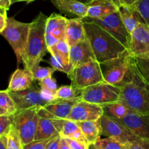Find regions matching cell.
I'll use <instances>...</instances> for the list:
<instances>
[{
    "mask_svg": "<svg viewBox=\"0 0 149 149\" xmlns=\"http://www.w3.org/2000/svg\"><path fill=\"white\" fill-rule=\"evenodd\" d=\"M9 93L15 104L17 111L31 108H42L54 101L47 99L40 87L36 84H33L26 90L9 91Z\"/></svg>",
    "mask_w": 149,
    "mask_h": 149,
    "instance_id": "cell-9",
    "label": "cell"
},
{
    "mask_svg": "<svg viewBox=\"0 0 149 149\" xmlns=\"http://www.w3.org/2000/svg\"><path fill=\"white\" fill-rule=\"evenodd\" d=\"M0 108L8 114H15L17 112L15 104L10 96L9 91H0Z\"/></svg>",
    "mask_w": 149,
    "mask_h": 149,
    "instance_id": "cell-32",
    "label": "cell"
},
{
    "mask_svg": "<svg viewBox=\"0 0 149 149\" xmlns=\"http://www.w3.org/2000/svg\"><path fill=\"white\" fill-rule=\"evenodd\" d=\"M38 108L17 110L14 115V124L18 131L23 145L29 144L35 139L39 120Z\"/></svg>",
    "mask_w": 149,
    "mask_h": 149,
    "instance_id": "cell-8",
    "label": "cell"
},
{
    "mask_svg": "<svg viewBox=\"0 0 149 149\" xmlns=\"http://www.w3.org/2000/svg\"><path fill=\"white\" fill-rule=\"evenodd\" d=\"M51 1L61 13H69L81 18H87L88 7L86 3L79 0H51Z\"/></svg>",
    "mask_w": 149,
    "mask_h": 149,
    "instance_id": "cell-21",
    "label": "cell"
},
{
    "mask_svg": "<svg viewBox=\"0 0 149 149\" xmlns=\"http://www.w3.org/2000/svg\"><path fill=\"white\" fill-rule=\"evenodd\" d=\"M77 123L79 128L81 129L84 137L90 145L100 140V136L102 135V126L100 118L95 120V121Z\"/></svg>",
    "mask_w": 149,
    "mask_h": 149,
    "instance_id": "cell-23",
    "label": "cell"
},
{
    "mask_svg": "<svg viewBox=\"0 0 149 149\" xmlns=\"http://www.w3.org/2000/svg\"><path fill=\"white\" fill-rule=\"evenodd\" d=\"M60 134L61 135V137H64V138L74 139V140L88 143L77 123L76 121H71V120H65Z\"/></svg>",
    "mask_w": 149,
    "mask_h": 149,
    "instance_id": "cell-24",
    "label": "cell"
},
{
    "mask_svg": "<svg viewBox=\"0 0 149 149\" xmlns=\"http://www.w3.org/2000/svg\"><path fill=\"white\" fill-rule=\"evenodd\" d=\"M47 19V17L40 12L31 22L29 37L22 61L24 69L31 72L39 65L43 57L48 52L45 41Z\"/></svg>",
    "mask_w": 149,
    "mask_h": 149,
    "instance_id": "cell-3",
    "label": "cell"
},
{
    "mask_svg": "<svg viewBox=\"0 0 149 149\" xmlns=\"http://www.w3.org/2000/svg\"><path fill=\"white\" fill-rule=\"evenodd\" d=\"M86 4L88 18L103 19L119 11V7L113 0H91Z\"/></svg>",
    "mask_w": 149,
    "mask_h": 149,
    "instance_id": "cell-17",
    "label": "cell"
},
{
    "mask_svg": "<svg viewBox=\"0 0 149 149\" xmlns=\"http://www.w3.org/2000/svg\"><path fill=\"white\" fill-rule=\"evenodd\" d=\"M68 77L73 86L81 90L106 82L102 74L100 63L96 59H92L86 64L72 68Z\"/></svg>",
    "mask_w": 149,
    "mask_h": 149,
    "instance_id": "cell-6",
    "label": "cell"
},
{
    "mask_svg": "<svg viewBox=\"0 0 149 149\" xmlns=\"http://www.w3.org/2000/svg\"><path fill=\"white\" fill-rule=\"evenodd\" d=\"M128 51L135 58H149V26L140 23L131 34Z\"/></svg>",
    "mask_w": 149,
    "mask_h": 149,
    "instance_id": "cell-12",
    "label": "cell"
},
{
    "mask_svg": "<svg viewBox=\"0 0 149 149\" xmlns=\"http://www.w3.org/2000/svg\"><path fill=\"white\" fill-rule=\"evenodd\" d=\"M62 137L60 134H56L52 138L47 146V149H60L61 147V140Z\"/></svg>",
    "mask_w": 149,
    "mask_h": 149,
    "instance_id": "cell-41",
    "label": "cell"
},
{
    "mask_svg": "<svg viewBox=\"0 0 149 149\" xmlns=\"http://www.w3.org/2000/svg\"><path fill=\"white\" fill-rule=\"evenodd\" d=\"M64 138V137H63ZM71 149H90V145L84 142L71 138H64Z\"/></svg>",
    "mask_w": 149,
    "mask_h": 149,
    "instance_id": "cell-40",
    "label": "cell"
},
{
    "mask_svg": "<svg viewBox=\"0 0 149 149\" xmlns=\"http://www.w3.org/2000/svg\"><path fill=\"white\" fill-rule=\"evenodd\" d=\"M34 1H36V0H11V4H13L16 2H20V1H26V3H30Z\"/></svg>",
    "mask_w": 149,
    "mask_h": 149,
    "instance_id": "cell-48",
    "label": "cell"
},
{
    "mask_svg": "<svg viewBox=\"0 0 149 149\" xmlns=\"http://www.w3.org/2000/svg\"><path fill=\"white\" fill-rule=\"evenodd\" d=\"M39 87L45 97L50 101L57 99L56 91L58 90L56 80L52 77H49L39 81Z\"/></svg>",
    "mask_w": 149,
    "mask_h": 149,
    "instance_id": "cell-28",
    "label": "cell"
},
{
    "mask_svg": "<svg viewBox=\"0 0 149 149\" xmlns=\"http://www.w3.org/2000/svg\"><path fill=\"white\" fill-rule=\"evenodd\" d=\"M0 138L4 143L7 149H23L21 138L14 123L12 124L9 131Z\"/></svg>",
    "mask_w": 149,
    "mask_h": 149,
    "instance_id": "cell-25",
    "label": "cell"
},
{
    "mask_svg": "<svg viewBox=\"0 0 149 149\" xmlns=\"http://www.w3.org/2000/svg\"><path fill=\"white\" fill-rule=\"evenodd\" d=\"M56 70L52 68V67H45L38 65L37 67H36L32 70V74H33V77L35 81L36 80L41 81V80H45V79L49 77H52V74Z\"/></svg>",
    "mask_w": 149,
    "mask_h": 149,
    "instance_id": "cell-34",
    "label": "cell"
},
{
    "mask_svg": "<svg viewBox=\"0 0 149 149\" xmlns=\"http://www.w3.org/2000/svg\"><path fill=\"white\" fill-rule=\"evenodd\" d=\"M81 89L71 86H62L58 88L56 91V98L63 100L77 99L81 95Z\"/></svg>",
    "mask_w": 149,
    "mask_h": 149,
    "instance_id": "cell-29",
    "label": "cell"
},
{
    "mask_svg": "<svg viewBox=\"0 0 149 149\" xmlns=\"http://www.w3.org/2000/svg\"><path fill=\"white\" fill-rule=\"evenodd\" d=\"M122 4H127V5H132L135 3L137 0H122Z\"/></svg>",
    "mask_w": 149,
    "mask_h": 149,
    "instance_id": "cell-47",
    "label": "cell"
},
{
    "mask_svg": "<svg viewBox=\"0 0 149 149\" xmlns=\"http://www.w3.org/2000/svg\"><path fill=\"white\" fill-rule=\"evenodd\" d=\"M79 1H82V2H84V3H87V2H89V1H91V0H79ZM113 1H114L115 4H116V5H117L119 7H120V6L122 4V0H113Z\"/></svg>",
    "mask_w": 149,
    "mask_h": 149,
    "instance_id": "cell-46",
    "label": "cell"
},
{
    "mask_svg": "<svg viewBox=\"0 0 149 149\" xmlns=\"http://www.w3.org/2000/svg\"><path fill=\"white\" fill-rule=\"evenodd\" d=\"M132 6L139 13L146 24L149 26V0H137Z\"/></svg>",
    "mask_w": 149,
    "mask_h": 149,
    "instance_id": "cell-35",
    "label": "cell"
},
{
    "mask_svg": "<svg viewBox=\"0 0 149 149\" xmlns=\"http://www.w3.org/2000/svg\"><path fill=\"white\" fill-rule=\"evenodd\" d=\"M120 102L130 110L149 115V83L139 71L136 61L130 81L120 88Z\"/></svg>",
    "mask_w": 149,
    "mask_h": 149,
    "instance_id": "cell-2",
    "label": "cell"
},
{
    "mask_svg": "<svg viewBox=\"0 0 149 149\" xmlns=\"http://www.w3.org/2000/svg\"><path fill=\"white\" fill-rule=\"evenodd\" d=\"M7 114L8 113H7L5 110H2L1 108H0V116L3 115H7Z\"/></svg>",
    "mask_w": 149,
    "mask_h": 149,
    "instance_id": "cell-50",
    "label": "cell"
},
{
    "mask_svg": "<svg viewBox=\"0 0 149 149\" xmlns=\"http://www.w3.org/2000/svg\"><path fill=\"white\" fill-rule=\"evenodd\" d=\"M102 135L113 137L125 144L136 140L140 137L135 135L126 126L120 121L103 113L101 118Z\"/></svg>",
    "mask_w": 149,
    "mask_h": 149,
    "instance_id": "cell-11",
    "label": "cell"
},
{
    "mask_svg": "<svg viewBox=\"0 0 149 149\" xmlns=\"http://www.w3.org/2000/svg\"><path fill=\"white\" fill-rule=\"evenodd\" d=\"M97 24L100 25L105 30L113 35L125 48L129 50L131 41V34L128 32L126 26L120 17L119 11L113 13L103 19H91Z\"/></svg>",
    "mask_w": 149,
    "mask_h": 149,
    "instance_id": "cell-10",
    "label": "cell"
},
{
    "mask_svg": "<svg viewBox=\"0 0 149 149\" xmlns=\"http://www.w3.org/2000/svg\"><path fill=\"white\" fill-rule=\"evenodd\" d=\"M33 79L32 72L26 69H17L12 74L9 83V91H20L26 90L33 84Z\"/></svg>",
    "mask_w": 149,
    "mask_h": 149,
    "instance_id": "cell-19",
    "label": "cell"
},
{
    "mask_svg": "<svg viewBox=\"0 0 149 149\" xmlns=\"http://www.w3.org/2000/svg\"><path fill=\"white\" fill-rule=\"evenodd\" d=\"M15 114H7L0 116V137L9 131L14 123Z\"/></svg>",
    "mask_w": 149,
    "mask_h": 149,
    "instance_id": "cell-36",
    "label": "cell"
},
{
    "mask_svg": "<svg viewBox=\"0 0 149 149\" xmlns=\"http://www.w3.org/2000/svg\"><path fill=\"white\" fill-rule=\"evenodd\" d=\"M53 137L48 139H45V140H33L29 144L23 145V149H47L48 143Z\"/></svg>",
    "mask_w": 149,
    "mask_h": 149,
    "instance_id": "cell-38",
    "label": "cell"
},
{
    "mask_svg": "<svg viewBox=\"0 0 149 149\" xmlns=\"http://www.w3.org/2000/svg\"><path fill=\"white\" fill-rule=\"evenodd\" d=\"M136 58L127 50L117 58L100 63L102 74L106 83L120 89L130 81Z\"/></svg>",
    "mask_w": 149,
    "mask_h": 149,
    "instance_id": "cell-4",
    "label": "cell"
},
{
    "mask_svg": "<svg viewBox=\"0 0 149 149\" xmlns=\"http://www.w3.org/2000/svg\"><path fill=\"white\" fill-rule=\"evenodd\" d=\"M81 98L69 100L57 99L49 105L38 108V114L42 118L68 119L74 105Z\"/></svg>",
    "mask_w": 149,
    "mask_h": 149,
    "instance_id": "cell-13",
    "label": "cell"
},
{
    "mask_svg": "<svg viewBox=\"0 0 149 149\" xmlns=\"http://www.w3.org/2000/svg\"><path fill=\"white\" fill-rule=\"evenodd\" d=\"M87 39L90 40L96 60L99 63L117 58L127 48L113 35L88 18H83Z\"/></svg>",
    "mask_w": 149,
    "mask_h": 149,
    "instance_id": "cell-1",
    "label": "cell"
},
{
    "mask_svg": "<svg viewBox=\"0 0 149 149\" xmlns=\"http://www.w3.org/2000/svg\"><path fill=\"white\" fill-rule=\"evenodd\" d=\"M127 149H149V138H139L127 144Z\"/></svg>",
    "mask_w": 149,
    "mask_h": 149,
    "instance_id": "cell-39",
    "label": "cell"
},
{
    "mask_svg": "<svg viewBox=\"0 0 149 149\" xmlns=\"http://www.w3.org/2000/svg\"><path fill=\"white\" fill-rule=\"evenodd\" d=\"M7 10L0 7V34L4 30L7 23Z\"/></svg>",
    "mask_w": 149,
    "mask_h": 149,
    "instance_id": "cell-42",
    "label": "cell"
},
{
    "mask_svg": "<svg viewBox=\"0 0 149 149\" xmlns=\"http://www.w3.org/2000/svg\"><path fill=\"white\" fill-rule=\"evenodd\" d=\"M51 54V57L49 60V64L51 67L55 70L63 72L68 74L72 70V66L71 64L67 63L62 57L58 56V54L53 52H49Z\"/></svg>",
    "mask_w": 149,
    "mask_h": 149,
    "instance_id": "cell-31",
    "label": "cell"
},
{
    "mask_svg": "<svg viewBox=\"0 0 149 149\" xmlns=\"http://www.w3.org/2000/svg\"><path fill=\"white\" fill-rule=\"evenodd\" d=\"M119 13L122 20L130 34L140 23H145L143 19L132 5L122 4L119 7Z\"/></svg>",
    "mask_w": 149,
    "mask_h": 149,
    "instance_id": "cell-22",
    "label": "cell"
},
{
    "mask_svg": "<svg viewBox=\"0 0 149 149\" xmlns=\"http://www.w3.org/2000/svg\"><path fill=\"white\" fill-rule=\"evenodd\" d=\"M60 149H71V148H70V146L68 145V143H66V141H65V140L63 138V137H62V138H61V147H60Z\"/></svg>",
    "mask_w": 149,
    "mask_h": 149,
    "instance_id": "cell-45",
    "label": "cell"
},
{
    "mask_svg": "<svg viewBox=\"0 0 149 149\" xmlns=\"http://www.w3.org/2000/svg\"><path fill=\"white\" fill-rule=\"evenodd\" d=\"M0 149H7L5 145H4V143H3L2 140H1V138H0Z\"/></svg>",
    "mask_w": 149,
    "mask_h": 149,
    "instance_id": "cell-49",
    "label": "cell"
},
{
    "mask_svg": "<svg viewBox=\"0 0 149 149\" xmlns=\"http://www.w3.org/2000/svg\"><path fill=\"white\" fill-rule=\"evenodd\" d=\"M83 18L68 19L66 25V39L70 47L87 39Z\"/></svg>",
    "mask_w": 149,
    "mask_h": 149,
    "instance_id": "cell-20",
    "label": "cell"
},
{
    "mask_svg": "<svg viewBox=\"0 0 149 149\" xmlns=\"http://www.w3.org/2000/svg\"><path fill=\"white\" fill-rule=\"evenodd\" d=\"M104 113L103 107L95 104L79 100L74 105L68 119L76 122L95 121Z\"/></svg>",
    "mask_w": 149,
    "mask_h": 149,
    "instance_id": "cell-14",
    "label": "cell"
},
{
    "mask_svg": "<svg viewBox=\"0 0 149 149\" xmlns=\"http://www.w3.org/2000/svg\"><path fill=\"white\" fill-rule=\"evenodd\" d=\"M96 59L88 39L81 41L70 48V64L72 68Z\"/></svg>",
    "mask_w": 149,
    "mask_h": 149,
    "instance_id": "cell-16",
    "label": "cell"
},
{
    "mask_svg": "<svg viewBox=\"0 0 149 149\" xmlns=\"http://www.w3.org/2000/svg\"><path fill=\"white\" fill-rule=\"evenodd\" d=\"M12 5L11 0H0V7L8 10Z\"/></svg>",
    "mask_w": 149,
    "mask_h": 149,
    "instance_id": "cell-44",
    "label": "cell"
},
{
    "mask_svg": "<svg viewBox=\"0 0 149 149\" xmlns=\"http://www.w3.org/2000/svg\"><path fill=\"white\" fill-rule=\"evenodd\" d=\"M67 20L61 15L52 13L50 16L47 17L45 26V34H51L56 29L67 24Z\"/></svg>",
    "mask_w": 149,
    "mask_h": 149,
    "instance_id": "cell-30",
    "label": "cell"
},
{
    "mask_svg": "<svg viewBox=\"0 0 149 149\" xmlns=\"http://www.w3.org/2000/svg\"><path fill=\"white\" fill-rule=\"evenodd\" d=\"M80 98L81 100L103 107L120 101L121 91L117 86L103 82L82 89Z\"/></svg>",
    "mask_w": 149,
    "mask_h": 149,
    "instance_id": "cell-7",
    "label": "cell"
},
{
    "mask_svg": "<svg viewBox=\"0 0 149 149\" xmlns=\"http://www.w3.org/2000/svg\"><path fill=\"white\" fill-rule=\"evenodd\" d=\"M126 126L140 138H149V115L130 110L121 119H116Z\"/></svg>",
    "mask_w": 149,
    "mask_h": 149,
    "instance_id": "cell-15",
    "label": "cell"
},
{
    "mask_svg": "<svg viewBox=\"0 0 149 149\" xmlns=\"http://www.w3.org/2000/svg\"><path fill=\"white\" fill-rule=\"evenodd\" d=\"M31 23H23L8 17L7 26L1 33L10 43L17 58V65L22 63L29 37Z\"/></svg>",
    "mask_w": 149,
    "mask_h": 149,
    "instance_id": "cell-5",
    "label": "cell"
},
{
    "mask_svg": "<svg viewBox=\"0 0 149 149\" xmlns=\"http://www.w3.org/2000/svg\"><path fill=\"white\" fill-rule=\"evenodd\" d=\"M66 119L39 117L34 140L50 138L60 134Z\"/></svg>",
    "mask_w": 149,
    "mask_h": 149,
    "instance_id": "cell-18",
    "label": "cell"
},
{
    "mask_svg": "<svg viewBox=\"0 0 149 149\" xmlns=\"http://www.w3.org/2000/svg\"><path fill=\"white\" fill-rule=\"evenodd\" d=\"M104 113L115 119H121L129 112L130 109L120 101L103 106Z\"/></svg>",
    "mask_w": 149,
    "mask_h": 149,
    "instance_id": "cell-26",
    "label": "cell"
},
{
    "mask_svg": "<svg viewBox=\"0 0 149 149\" xmlns=\"http://www.w3.org/2000/svg\"><path fill=\"white\" fill-rule=\"evenodd\" d=\"M70 45L66 39L61 40L52 48L48 49V52H53L62 57L67 63L70 64Z\"/></svg>",
    "mask_w": 149,
    "mask_h": 149,
    "instance_id": "cell-33",
    "label": "cell"
},
{
    "mask_svg": "<svg viewBox=\"0 0 149 149\" xmlns=\"http://www.w3.org/2000/svg\"><path fill=\"white\" fill-rule=\"evenodd\" d=\"M90 149H127V144L113 137H106L90 145Z\"/></svg>",
    "mask_w": 149,
    "mask_h": 149,
    "instance_id": "cell-27",
    "label": "cell"
},
{
    "mask_svg": "<svg viewBox=\"0 0 149 149\" xmlns=\"http://www.w3.org/2000/svg\"><path fill=\"white\" fill-rule=\"evenodd\" d=\"M136 64L142 75L149 83V58L148 59L136 58Z\"/></svg>",
    "mask_w": 149,
    "mask_h": 149,
    "instance_id": "cell-37",
    "label": "cell"
},
{
    "mask_svg": "<svg viewBox=\"0 0 149 149\" xmlns=\"http://www.w3.org/2000/svg\"><path fill=\"white\" fill-rule=\"evenodd\" d=\"M45 41H46L47 49L52 48L60 42L59 39L55 37L52 34H45Z\"/></svg>",
    "mask_w": 149,
    "mask_h": 149,
    "instance_id": "cell-43",
    "label": "cell"
}]
</instances>
